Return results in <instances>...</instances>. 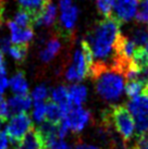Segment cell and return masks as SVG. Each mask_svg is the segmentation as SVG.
<instances>
[{"label":"cell","mask_w":148,"mask_h":149,"mask_svg":"<svg viewBox=\"0 0 148 149\" xmlns=\"http://www.w3.org/2000/svg\"><path fill=\"white\" fill-rule=\"evenodd\" d=\"M120 35V23L112 17H105L95 25L85 39L93 56L91 66H117L123 71V64L115 52Z\"/></svg>","instance_id":"1"},{"label":"cell","mask_w":148,"mask_h":149,"mask_svg":"<svg viewBox=\"0 0 148 149\" xmlns=\"http://www.w3.org/2000/svg\"><path fill=\"white\" fill-rule=\"evenodd\" d=\"M89 75L95 81L96 91L99 97L107 102H117L125 88V76L117 66L89 68Z\"/></svg>","instance_id":"2"},{"label":"cell","mask_w":148,"mask_h":149,"mask_svg":"<svg viewBox=\"0 0 148 149\" xmlns=\"http://www.w3.org/2000/svg\"><path fill=\"white\" fill-rule=\"evenodd\" d=\"M109 120L123 141H128L133 138L135 134V122L125 106H114L109 112Z\"/></svg>","instance_id":"3"},{"label":"cell","mask_w":148,"mask_h":149,"mask_svg":"<svg viewBox=\"0 0 148 149\" xmlns=\"http://www.w3.org/2000/svg\"><path fill=\"white\" fill-rule=\"evenodd\" d=\"M33 128V122L27 113L14 114L9 119L4 132L14 145H17Z\"/></svg>","instance_id":"4"},{"label":"cell","mask_w":148,"mask_h":149,"mask_svg":"<svg viewBox=\"0 0 148 149\" xmlns=\"http://www.w3.org/2000/svg\"><path fill=\"white\" fill-rule=\"evenodd\" d=\"M91 121V112L83 107L70 106L63 111L62 123L72 133H81Z\"/></svg>","instance_id":"5"},{"label":"cell","mask_w":148,"mask_h":149,"mask_svg":"<svg viewBox=\"0 0 148 149\" xmlns=\"http://www.w3.org/2000/svg\"><path fill=\"white\" fill-rule=\"evenodd\" d=\"M88 74H89V64L83 54L82 48H78L74 51L71 65L68 66V69L66 70L64 73L66 79L71 83L76 84L83 81Z\"/></svg>","instance_id":"6"},{"label":"cell","mask_w":148,"mask_h":149,"mask_svg":"<svg viewBox=\"0 0 148 149\" xmlns=\"http://www.w3.org/2000/svg\"><path fill=\"white\" fill-rule=\"evenodd\" d=\"M140 0H114L113 11L111 17L117 21L128 22L136 15Z\"/></svg>","instance_id":"7"},{"label":"cell","mask_w":148,"mask_h":149,"mask_svg":"<svg viewBox=\"0 0 148 149\" xmlns=\"http://www.w3.org/2000/svg\"><path fill=\"white\" fill-rule=\"evenodd\" d=\"M10 31V42L13 45L27 46L34 37L33 27H20L13 21L8 22Z\"/></svg>","instance_id":"8"},{"label":"cell","mask_w":148,"mask_h":149,"mask_svg":"<svg viewBox=\"0 0 148 149\" xmlns=\"http://www.w3.org/2000/svg\"><path fill=\"white\" fill-rule=\"evenodd\" d=\"M57 17V7L52 2V0H46L40 11L34 15V25L40 26H52Z\"/></svg>","instance_id":"9"},{"label":"cell","mask_w":148,"mask_h":149,"mask_svg":"<svg viewBox=\"0 0 148 149\" xmlns=\"http://www.w3.org/2000/svg\"><path fill=\"white\" fill-rule=\"evenodd\" d=\"M60 12H61L60 13V20H59L60 26L66 33L70 34L75 27L80 11H78L77 7L73 3L69 7L60 9Z\"/></svg>","instance_id":"10"},{"label":"cell","mask_w":148,"mask_h":149,"mask_svg":"<svg viewBox=\"0 0 148 149\" xmlns=\"http://www.w3.org/2000/svg\"><path fill=\"white\" fill-rule=\"evenodd\" d=\"M10 116L26 113L32 107V98L29 95H14L7 101Z\"/></svg>","instance_id":"11"},{"label":"cell","mask_w":148,"mask_h":149,"mask_svg":"<svg viewBox=\"0 0 148 149\" xmlns=\"http://www.w3.org/2000/svg\"><path fill=\"white\" fill-rule=\"evenodd\" d=\"M44 147L45 143L38 128H32L24 138L15 145V149H41Z\"/></svg>","instance_id":"12"},{"label":"cell","mask_w":148,"mask_h":149,"mask_svg":"<svg viewBox=\"0 0 148 149\" xmlns=\"http://www.w3.org/2000/svg\"><path fill=\"white\" fill-rule=\"evenodd\" d=\"M125 107L133 118L148 116V95L142 94L135 98H131Z\"/></svg>","instance_id":"13"},{"label":"cell","mask_w":148,"mask_h":149,"mask_svg":"<svg viewBox=\"0 0 148 149\" xmlns=\"http://www.w3.org/2000/svg\"><path fill=\"white\" fill-rule=\"evenodd\" d=\"M87 88L82 84H72L70 87H68V95H69V101L72 106L82 107V104L87 99Z\"/></svg>","instance_id":"14"},{"label":"cell","mask_w":148,"mask_h":149,"mask_svg":"<svg viewBox=\"0 0 148 149\" xmlns=\"http://www.w3.org/2000/svg\"><path fill=\"white\" fill-rule=\"evenodd\" d=\"M61 49V42L56 37L50 38L46 44V47L39 52V58L43 62L48 63L59 54Z\"/></svg>","instance_id":"15"},{"label":"cell","mask_w":148,"mask_h":149,"mask_svg":"<svg viewBox=\"0 0 148 149\" xmlns=\"http://www.w3.org/2000/svg\"><path fill=\"white\" fill-rule=\"evenodd\" d=\"M10 88L14 95H27L29 87L23 72H17L11 77Z\"/></svg>","instance_id":"16"},{"label":"cell","mask_w":148,"mask_h":149,"mask_svg":"<svg viewBox=\"0 0 148 149\" xmlns=\"http://www.w3.org/2000/svg\"><path fill=\"white\" fill-rule=\"evenodd\" d=\"M51 101L54 104H59L62 108V110L64 111L66 109L72 106L69 101V95H68V88L63 85L54 87L51 91Z\"/></svg>","instance_id":"17"},{"label":"cell","mask_w":148,"mask_h":149,"mask_svg":"<svg viewBox=\"0 0 148 149\" xmlns=\"http://www.w3.org/2000/svg\"><path fill=\"white\" fill-rule=\"evenodd\" d=\"M63 119V110L59 104L49 101L46 104V122L58 125Z\"/></svg>","instance_id":"18"},{"label":"cell","mask_w":148,"mask_h":149,"mask_svg":"<svg viewBox=\"0 0 148 149\" xmlns=\"http://www.w3.org/2000/svg\"><path fill=\"white\" fill-rule=\"evenodd\" d=\"M13 22L20 27H32V25H34V15L21 9L19 12L15 13Z\"/></svg>","instance_id":"19"},{"label":"cell","mask_w":148,"mask_h":149,"mask_svg":"<svg viewBox=\"0 0 148 149\" xmlns=\"http://www.w3.org/2000/svg\"><path fill=\"white\" fill-rule=\"evenodd\" d=\"M45 1L46 0H17L21 9L32 13L33 15H36L37 13L40 11Z\"/></svg>","instance_id":"20"},{"label":"cell","mask_w":148,"mask_h":149,"mask_svg":"<svg viewBox=\"0 0 148 149\" xmlns=\"http://www.w3.org/2000/svg\"><path fill=\"white\" fill-rule=\"evenodd\" d=\"M145 84H143L140 81H130L126 82L124 91L130 98H135L137 96L144 94Z\"/></svg>","instance_id":"21"},{"label":"cell","mask_w":148,"mask_h":149,"mask_svg":"<svg viewBox=\"0 0 148 149\" xmlns=\"http://www.w3.org/2000/svg\"><path fill=\"white\" fill-rule=\"evenodd\" d=\"M132 40L134 42L136 47H144L148 42V26L142 25L134 29L132 35Z\"/></svg>","instance_id":"22"},{"label":"cell","mask_w":148,"mask_h":149,"mask_svg":"<svg viewBox=\"0 0 148 149\" xmlns=\"http://www.w3.org/2000/svg\"><path fill=\"white\" fill-rule=\"evenodd\" d=\"M32 118L37 124H43L46 122V104L35 102L32 111Z\"/></svg>","instance_id":"23"},{"label":"cell","mask_w":148,"mask_h":149,"mask_svg":"<svg viewBox=\"0 0 148 149\" xmlns=\"http://www.w3.org/2000/svg\"><path fill=\"white\" fill-rule=\"evenodd\" d=\"M8 54L10 57L15 60L17 62H22L27 54V46H22V45H13L10 47Z\"/></svg>","instance_id":"24"},{"label":"cell","mask_w":148,"mask_h":149,"mask_svg":"<svg viewBox=\"0 0 148 149\" xmlns=\"http://www.w3.org/2000/svg\"><path fill=\"white\" fill-rule=\"evenodd\" d=\"M138 8L135 15L136 21L140 24L148 26V0H140Z\"/></svg>","instance_id":"25"},{"label":"cell","mask_w":148,"mask_h":149,"mask_svg":"<svg viewBox=\"0 0 148 149\" xmlns=\"http://www.w3.org/2000/svg\"><path fill=\"white\" fill-rule=\"evenodd\" d=\"M49 91L45 84H40L34 88L31 94V98L35 102H45V100L48 98Z\"/></svg>","instance_id":"26"},{"label":"cell","mask_w":148,"mask_h":149,"mask_svg":"<svg viewBox=\"0 0 148 149\" xmlns=\"http://www.w3.org/2000/svg\"><path fill=\"white\" fill-rule=\"evenodd\" d=\"M96 4L99 12L105 17H110L112 15L114 0H96Z\"/></svg>","instance_id":"27"},{"label":"cell","mask_w":148,"mask_h":149,"mask_svg":"<svg viewBox=\"0 0 148 149\" xmlns=\"http://www.w3.org/2000/svg\"><path fill=\"white\" fill-rule=\"evenodd\" d=\"M135 122V134L136 136L146 135L148 132V116H142L134 118Z\"/></svg>","instance_id":"28"},{"label":"cell","mask_w":148,"mask_h":149,"mask_svg":"<svg viewBox=\"0 0 148 149\" xmlns=\"http://www.w3.org/2000/svg\"><path fill=\"white\" fill-rule=\"evenodd\" d=\"M9 118H10V112H9L7 101L3 99L2 95H0V122L8 120Z\"/></svg>","instance_id":"29"},{"label":"cell","mask_w":148,"mask_h":149,"mask_svg":"<svg viewBox=\"0 0 148 149\" xmlns=\"http://www.w3.org/2000/svg\"><path fill=\"white\" fill-rule=\"evenodd\" d=\"M10 86V81L7 77V71L0 73V95L6 93V91Z\"/></svg>","instance_id":"30"},{"label":"cell","mask_w":148,"mask_h":149,"mask_svg":"<svg viewBox=\"0 0 148 149\" xmlns=\"http://www.w3.org/2000/svg\"><path fill=\"white\" fill-rule=\"evenodd\" d=\"M49 149H73L64 139H59L56 143H54L52 145L50 146Z\"/></svg>","instance_id":"31"},{"label":"cell","mask_w":148,"mask_h":149,"mask_svg":"<svg viewBox=\"0 0 148 149\" xmlns=\"http://www.w3.org/2000/svg\"><path fill=\"white\" fill-rule=\"evenodd\" d=\"M9 148V138L4 131L0 127V149H8Z\"/></svg>","instance_id":"32"},{"label":"cell","mask_w":148,"mask_h":149,"mask_svg":"<svg viewBox=\"0 0 148 149\" xmlns=\"http://www.w3.org/2000/svg\"><path fill=\"white\" fill-rule=\"evenodd\" d=\"M137 148L138 149H148V135H142L137 137Z\"/></svg>","instance_id":"33"},{"label":"cell","mask_w":148,"mask_h":149,"mask_svg":"<svg viewBox=\"0 0 148 149\" xmlns=\"http://www.w3.org/2000/svg\"><path fill=\"white\" fill-rule=\"evenodd\" d=\"M11 47V42L10 39L7 37H2L0 39V51L4 54V52H8L9 49Z\"/></svg>","instance_id":"34"},{"label":"cell","mask_w":148,"mask_h":149,"mask_svg":"<svg viewBox=\"0 0 148 149\" xmlns=\"http://www.w3.org/2000/svg\"><path fill=\"white\" fill-rule=\"evenodd\" d=\"M74 149H100L97 146L91 145V144H86V143H78L76 144Z\"/></svg>","instance_id":"35"},{"label":"cell","mask_w":148,"mask_h":149,"mask_svg":"<svg viewBox=\"0 0 148 149\" xmlns=\"http://www.w3.org/2000/svg\"><path fill=\"white\" fill-rule=\"evenodd\" d=\"M6 72V64H4V57L3 54L0 51V73Z\"/></svg>","instance_id":"36"},{"label":"cell","mask_w":148,"mask_h":149,"mask_svg":"<svg viewBox=\"0 0 148 149\" xmlns=\"http://www.w3.org/2000/svg\"><path fill=\"white\" fill-rule=\"evenodd\" d=\"M143 48H144V50H145V51H146V52H147V54H148V42H146V44H145V46H144V47H143Z\"/></svg>","instance_id":"37"},{"label":"cell","mask_w":148,"mask_h":149,"mask_svg":"<svg viewBox=\"0 0 148 149\" xmlns=\"http://www.w3.org/2000/svg\"><path fill=\"white\" fill-rule=\"evenodd\" d=\"M144 94L145 95H148V84L145 86V91H144Z\"/></svg>","instance_id":"38"},{"label":"cell","mask_w":148,"mask_h":149,"mask_svg":"<svg viewBox=\"0 0 148 149\" xmlns=\"http://www.w3.org/2000/svg\"><path fill=\"white\" fill-rule=\"evenodd\" d=\"M128 149H138L137 147H131V148H128Z\"/></svg>","instance_id":"39"},{"label":"cell","mask_w":148,"mask_h":149,"mask_svg":"<svg viewBox=\"0 0 148 149\" xmlns=\"http://www.w3.org/2000/svg\"><path fill=\"white\" fill-rule=\"evenodd\" d=\"M2 1H3V0H0V2H2Z\"/></svg>","instance_id":"40"}]
</instances>
